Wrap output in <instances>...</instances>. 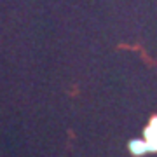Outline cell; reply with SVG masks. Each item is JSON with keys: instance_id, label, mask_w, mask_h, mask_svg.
<instances>
[{"instance_id": "cell-3", "label": "cell", "mask_w": 157, "mask_h": 157, "mask_svg": "<svg viewBox=\"0 0 157 157\" xmlns=\"http://www.w3.org/2000/svg\"><path fill=\"white\" fill-rule=\"evenodd\" d=\"M148 152H157V140H145Z\"/></svg>"}, {"instance_id": "cell-1", "label": "cell", "mask_w": 157, "mask_h": 157, "mask_svg": "<svg viewBox=\"0 0 157 157\" xmlns=\"http://www.w3.org/2000/svg\"><path fill=\"white\" fill-rule=\"evenodd\" d=\"M129 152L135 157H141L145 155L148 148H147V141L145 140H131L129 141Z\"/></svg>"}, {"instance_id": "cell-2", "label": "cell", "mask_w": 157, "mask_h": 157, "mask_svg": "<svg viewBox=\"0 0 157 157\" xmlns=\"http://www.w3.org/2000/svg\"><path fill=\"white\" fill-rule=\"evenodd\" d=\"M150 129H152V133H154V136L157 138V115H154V117L150 119Z\"/></svg>"}]
</instances>
